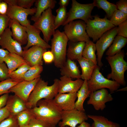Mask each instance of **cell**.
<instances>
[{
  "instance_id": "cell-1",
  "label": "cell",
  "mask_w": 127,
  "mask_h": 127,
  "mask_svg": "<svg viewBox=\"0 0 127 127\" xmlns=\"http://www.w3.org/2000/svg\"><path fill=\"white\" fill-rule=\"evenodd\" d=\"M30 109L36 118L52 125L56 126L61 120L63 111L53 99L40 100Z\"/></svg>"
},
{
  "instance_id": "cell-2",
  "label": "cell",
  "mask_w": 127,
  "mask_h": 127,
  "mask_svg": "<svg viewBox=\"0 0 127 127\" xmlns=\"http://www.w3.org/2000/svg\"><path fill=\"white\" fill-rule=\"evenodd\" d=\"M59 80L55 79L53 84L48 86V82L40 78L26 103L27 108L30 109L36 106L37 103L40 100L53 99L58 93Z\"/></svg>"
},
{
  "instance_id": "cell-3",
  "label": "cell",
  "mask_w": 127,
  "mask_h": 127,
  "mask_svg": "<svg viewBox=\"0 0 127 127\" xmlns=\"http://www.w3.org/2000/svg\"><path fill=\"white\" fill-rule=\"evenodd\" d=\"M51 39V52L54 56L53 62L57 67L60 68L65 62L67 47L69 40L64 32L55 31Z\"/></svg>"
},
{
  "instance_id": "cell-4",
  "label": "cell",
  "mask_w": 127,
  "mask_h": 127,
  "mask_svg": "<svg viewBox=\"0 0 127 127\" xmlns=\"http://www.w3.org/2000/svg\"><path fill=\"white\" fill-rule=\"evenodd\" d=\"M124 52L122 50L114 56H107L106 58L111 69V72L107 75V79H111L123 86L126 84L124 74L127 70V63L124 60Z\"/></svg>"
},
{
  "instance_id": "cell-5",
  "label": "cell",
  "mask_w": 127,
  "mask_h": 127,
  "mask_svg": "<svg viewBox=\"0 0 127 127\" xmlns=\"http://www.w3.org/2000/svg\"><path fill=\"white\" fill-rule=\"evenodd\" d=\"M93 17V19L86 22V32L89 37L92 39L93 42L96 41L104 33L115 27L106 16L103 18L97 15Z\"/></svg>"
},
{
  "instance_id": "cell-6",
  "label": "cell",
  "mask_w": 127,
  "mask_h": 127,
  "mask_svg": "<svg viewBox=\"0 0 127 127\" xmlns=\"http://www.w3.org/2000/svg\"><path fill=\"white\" fill-rule=\"evenodd\" d=\"M100 67L97 65L90 79L87 81L89 91L93 92L103 88H107L110 94L116 91L120 85L115 81L105 78L100 71Z\"/></svg>"
},
{
  "instance_id": "cell-7",
  "label": "cell",
  "mask_w": 127,
  "mask_h": 127,
  "mask_svg": "<svg viewBox=\"0 0 127 127\" xmlns=\"http://www.w3.org/2000/svg\"><path fill=\"white\" fill-rule=\"evenodd\" d=\"M64 26V32L69 41L85 43L90 40L86 31V24L84 21H73Z\"/></svg>"
},
{
  "instance_id": "cell-8",
  "label": "cell",
  "mask_w": 127,
  "mask_h": 127,
  "mask_svg": "<svg viewBox=\"0 0 127 127\" xmlns=\"http://www.w3.org/2000/svg\"><path fill=\"white\" fill-rule=\"evenodd\" d=\"M71 8L67 12L66 19L63 26L74 20L79 19L86 22L92 19L91 13L95 7L93 3L83 4L72 0Z\"/></svg>"
},
{
  "instance_id": "cell-9",
  "label": "cell",
  "mask_w": 127,
  "mask_h": 127,
  "mask_svg": "<svg viewBox=\"0 0 127 127\" xmlns=\"http://www.w3.org/2000/svg\"><path fill=\"white\" fill-rule=\"evenodd\" d=\"M55 17L52 14V9L48 8L42 13L33 25L42 32L43 40L48 43L55 31Z\"/></svg>"
},
{
  "instance_id": "cell-10",
  "label": "cell",
  "mask_w": 127,
  "mask_h": 127,
  "mask_svg": "<svg viewBox=\"0 0 127 127\" xmlns=\"http://www.w3.org/2000/svg\"><path fill=\"white\" fill-rule=\"evenodd\" d=\"M117 27L114 28L104 33L96 41L95 44L98 65L101 67L103 65L102 59L103 54L106 49L111 45L117 33Z\"/></svg>"
},
{
  "instance_id": "cell-11",
  "label": "cell",
  "mask_w": 127,
  "mask_h": 127,
  "mask_svg": "<svg viewBox=\"0 0 127 127\" xmlns=\"http://www.w3.org/2000/svg\"><path fill=\"white\" fill-rule=\"evenodd\" d=\"M88 118L85 112L75 109L67 111H63L61 120L58 124L59 127L67 126L76 127L77 125Z\"/></svg>"
},
{
  "instance_id": "cell-12",
  "label": "cell",
  "mask_w": 127,
  "mask_h": 127,
  "mask_svg": "<svg viewBox=\"0 0 127 127\" xmlns=\"http://www.w3.org/2000/svg\"><path fill=\"white\" fill-rule=\"evenodd\" d=\"M6 15L10 19H14L22 25L26 27L30 24L28 19L29 15H34L36 12L35 7L26 9L17 5H8Z\"/></svg>"
},
{
  "instance_id": "cell-13",
  "label": "cell",
  "mask_w": 127,
  "mask_h": 127,
  "mask_svg": "<svg viewBox=\"0 0 127 127\" xmlns=\"http://www.w3.org/2000/svg\"><path fill=\"white\" fill-rule=\"evenodd\" d=\"M89 97L87 104L92 105L97 111L103 110L106 107L105 103L113 99L111 94L105 88L91 92Z\"/></svg>"
},
{
  "instance_id": "cell-14",
  "label": "cell",
  "mask_w": 127,
  "mask_h": 127,
  "mask_svg": "<svg viewBox=\"0 0 127 127\" xmlns=\"http://www.w3.org/2000/svg\"><path fill=\"white\" fill-rule=\"evenodd\" d=\"M27 34V42L24 47L23 50L28 49L30 47L36 46L47 49L51 48L48 43L42 39L40 36L41 31L30 24L26 26Z\"/></svg>"
},
{
  "instance_id": "cell-15",
  "label": "cell",
  "mask_w": 127,
  "mask_h": 127,
  "mask_svg": "<svg viewBox=\"0 0 127 127\" xmlns=\"http://www.w3.org/2000/svg\"><path fill=\"white\" fill-rule=\"evenodd\" d=\"M10 29L7 28L0 35V46L9 53H15L22 56L23 50L21 45L12 38Z\"/></svg>"
},
{
  "instance_id": "cell-16",
  "label": "cell",
  "mask_w": 127,
  "mask_h": 127,
  "mask_svg": "<svg viewBox=\"0 0 127 127\" xmlns=\"http://www.w3.org/2000/svg\"><path fill=\"white\" fill-rule=\"evenodd\" d=\"M40 77L30 81L23 80L11 88L10 92L14 93L15 95L21 99L26 103L29 97Z\"/></svg>"
},
{
  "instance_id": "cell-17",
  "label": "cell",
  "mask_w": 127,
  "mask_h": 127,
  "mask_svg": "<svg viewBox=\"0 0 127 127\" xmlns=\"http://www.w3.org/2000/svg\"><path fill=\"white\" fill-rule=\"evenodd\" d=\"M47 49L37 46H33L25 50H23L22 56L26 63L31 67L42 65L44 53Z\"/></svg>"
},
{
  "instance_id": "cell-18",
  "label": "cell",
  "mask_w": 127,
  "mask_h": 127,
  "mask_svg": "<svg viewBox=\"0 0 127 127\" xmlns=\"http://www.w3.org/2000/svg\"><path fill=\"white\" fill-rule=\"evenodd\" d=\"M84 82L80 78L73 80L72 79L62 76L59 80L58 93H73L77 92Z\"/></svg>"
},
{
  "instance_id": "cell-19",
  "label": "cell",
  "mask_w": 127,
  "mask_h": 127,
  "mask_svg": "<svg viewBox=\"0 0 127 127\" xmlns=\"http://www.w3.org/2000/svg\"><path fill=\"white\" fill-rule=\"evenodd\" d=\"M8 28L11 29L12 37L21 45L27 44V34L26 27L21 25L16 20L10 19Z\"/></svg>"
},
{
  "instance_id": "cell-20",
  "label": "cell",
  "mask_w": 127,
  "mask_h": 127,
  "mask_svg": "<svg viewBox=\"0 0 127 127\" xmlns=\"http://www.w3.org/2000/svg\"><path fill=\"white\" fill-rule=\"evenodd\" d=\"M77 92L73 93H58L53 99L55 103L62 111L75 108Z\"/></svg>"
},
{
  "instance_id": "cell-21",
  "label": "cell",
  "mask_w": 127,
  "mask_h": 127,
  "mask_svg": "<svg viewBox=\"0 0 127 127\" xmlns=\"http://www.w3.org/2000/svg\"><path fill=\"white\" fill-rule=\"evenodd\" d=\"M6 105L9 109L10 115L14 116L28 109L25 103L15 95L9 96Z\"/></svg>"
},
{
  "instance_id": "cell-22",
  "label": "cell",
  "mask_w": 127,
  "mask_h": 127,
  "mask_svg": "<svg viewBox=\"0 0 127 127\" xmlns=\"http://www.w3.org/2000/svg\"><path fill=\"white\" fill-rule=\"evenodd\" d=\"M61 75L72 79H81L79 70L74 61L67 59L60 68Z\"/></svg>"
},
{
  "instance_id": "cell-23",
  "label": "cell",
  "mask_w": 127,
  "mask_h": 127,
  "mask_svg": "<svg viewBox=\"0 0 127 127\" xmlns=\"http://www.w3.org/2000/svg\"><path fill=\"white\" fill-rule=\"evenodd\" d=\"M85 42H74L69 41L67 51V59L74 61L82 57V53Z\"/></svg>"
},
{
  "instance_id": "cell-24",
  "label": "cell",
  "mask_w": 127,
  "mask_h": 127,
  "mask_svg": "<svg viewBox=\"0 0 127 127\" xmlns=\"http://www.w3.org/2000/svg\"><path fill=\"white\" fill-rule=\"evenodd\" d=\"M4 61L7 65L9 74L22 65L27 64L22 56L15 53H9Z\"/></svg>"
},
{
  "instance_id": "cell-25",
  "label": "cell",
  "mask_w": 127,
  "mask_h": 127,
  "mask_svg": "<svg viewBox=\"0 0 127 127\" xmlns=\"http://www.w3.org/2000/svg\"><path fill=\"white\" fill-rule=\"evenodd\" d=\"M36 12L31 18V20L36 21L42 13L46 10L50 8L52 9L55 7L56 1L55 0H37L35 2Z\"/></svg>"
},
{
  "instance_id": "cell-26",
  "label": "cell",
  "mask_w": 127,
  "mask_h": 127,
  "mask_svg": "<svg viewBox=\"0 0 127 127\" xmlns=\"http://www.w3.org/2000/svg\"><path fill=\"white\" fill-rule=\"evenodd\" d=\"M87 83V81L84 80L82 86L77 92V99L75 104V109L84 112L85 111L83 106L84 102L91 92L88 89Z\"/></svg>"
},
{
  "instance_id": "cell-27",
  "label": "cell",
  "mask_w": 127,
  "mask_h": 127,
  "mask_svg": "<svg viewBox=\"0 0 127 127\" xmlns=\"http://www.w3.org/2000/svg\"><path fill=\"white\" fill-rule=\"evenodd\" d=\"M82 70L81 79L88 81L91 78L96 66L91 60L82 57L77 60Z\"/></svg>"
},
{
  "instance_id": "cell-28",
  "label": "cell",
  "mask_w": 127,
  "mask_h": 127,
  "mask_svg": "<svg viewBox=\"0 0 127 127\" xmlns=\"http://www.w3.org/2000/svg\"><path fill=\"white\" fill-rule=\"evenodd\" d=\"M106 54L107 56L114 55L121 51L127 43V38L120 36H116Z\"/></svg>"
},
{
  "instance_id": "cell-29",
  "label": "cell",
  "mask_w": 127,
  "mask_h": 127,
  "mask_svg": "<svg viewBox=\"0 0 127 127\" xmlns=\"http://www.w3.org/2000/svg\"><path fill=\"white\" fill-rule=\"evenodd\" d=\"M88 118L92 120V127H120L118 123L109 120L105 117L99 115H87Z\"/></svg>"
},
{
  "instance_id": "cell-30",
  "label": "cell",
  "mask_w": 127,
  "mask_h": 127,
  "mask_svg": "<svg viewBox=\"0 0 127 127\" xmlns=\"http://www.w3.org/2000/svg\"><path fill=\"white\" fill-rule=\"evenodd\" d=\"M96 51L95 44L90 40L85 43L82 53V57L89 60L97 65V63L95 54Z\"/></svg>"
},
{
  "instance_id": "cell-31",
  "label": "cell",
  "mask_w": 127,
  "mask_h": 127,
  "mask_svg": "<svg viewBox=\"0 0 127 127\" xmlns=\"http://www.w3.org/2000/svg\"><path fill=\"white\" fill-rule=\"evenodd\" d=\"M95 7L102 9L105 12L107 17L111 18L114 12L117 9L115 4L106 0H94L93 1Z\"/></svg>"
},
{
  "instance_id": "cell-32",
  "label": "cell",
  "mask_w": 127,
  "mask_h": 127,
  "mask_svg": "<svg viewBox=\"0 0 127 127\" xmlns=\"http://www.w3.org/2000/svg\"><path fill=\"white\" fill-rule=\"evenodd\" d=\"M43 70V67L41 65L31 67L25 73L23 80L30 81L40 77V74Z\"/></svg>"
},
{
  "instance_id": "cell-33",
  "label": "cell",
  "mask_w": 127,
  "mask_h": 127,
  "mask_svg": "<svg viewBox=\"0 0 127 127\" xmlns=\"http://www.w3.org/2000/svg\"><path fill=\"white\" fill-rule=\"evenodd\" d=\"M19 126L28 125L31 120L35 116L31 109H27L16 116Z\"/></svg>"
},
{
  "instance_id": "cell-34",
  "label": "cell",
  "mask_w": 127,
  "mask_h": 127,
  "mask_svg": "<svg viewBox=\"0 0 127 127\" xmlns=\"http://www.w3.org/2000/svg\"><path fill=\"white\" fill-rule=\"evenodd\" d=\"M56 11L57 13L55 16L54 24L55 30L61 25H63L67 17V12L66 7H60Z\"/></svg>"
},
{
  "instance_id": "cell-35",
  "label": "cell",
  "mask_w": 127,
  "mask_h": 127,
  "mask_svg": "<svg viewBox=\"0 0 127 127\" xmlns=\"http://www.w3.org/2000/svg\"><path fill=\"white\" fill-rule=\"evenodd\" d=\"M22 81L8 78L0 82V95L10 93L12 87Z\"/></svg>"
},
{
  "instance_id": "cell-36",
  "label": "cell",
  "mask_w": 127,
  "mask_h": 127,
  "mask_svg": "<svg viewBox=\"0 0 127 127\" xmlns=\"http://www.w3.org/2000/svg\"><path fill=\"white\" fill-rule=\"evenodd\" d=\"M31 67L28 64H24L18 68L16 70L9 74L8 77L21 81H23V78L25 73Z\"/></svg>"
},
{
  "instance_id": "cell-37",
  "label": "cell",
  "mask_w": 127,
  "mask_h": 127,
  "mask_svg": "<svg viewBox=\"0 0 127 127\" xmlns=\"http://www.w3.org/2000/svg\"><path fill=\"white\" fill-rule=\"evenodd\" d=\"M110 18V20L111 22L116 26L127 20V15L117 9L114 12Z\"/></svg>"
},
{
  "instance_id": "cell-38",
  "label": "cell",
  "mask_w": 127,
  "mask_h": 127,
  "mask_svg": "<svg viewBox=\"0 0 127 127\" xmlns=\"http://www.w3.org/2000/svg\"><path fill=\"white\" fill-rule=\"evenodd\" d=\"M16 116L10 115L0 123V127H19Z\"/></svg>"
},
{
  "instance_id": "cell-39",
  "label": "cell",
  "mask_w": 127,
  "mask_h": 127,
  "mask_svg": "<svg viewBox=\"0 0 127 127\" xmlns=\"http://www.w3.org/2000/svg\"><path fill=\"white\" fill-rule=\"evenodd\" d=\"M29 127H56L35 117L32 118L28 124Z\"/></svg>"
},
{
  "instance_id": "cell-40",
  "label": "cell",
  "mask_w": 127,
  "mask_h": 127,
  "mask_svg": "<svg viewBox=\"0 0 127 127\" xmlns=\"http://www.w3.org/2000/svg\"><path fill=\"white\" fill-rule=\"evenodd\" d=\"M10 20L6 15L0 14V35L8 28Z\"/></svg>"
},
{
  "instance_id": "cell-41",
  "label": "cell",
  "mask_w": 127,
  "mask_h": 127,
  "mask_svg": "<svg viewBox=\"0 0 127 127\" xmlns=\"http://www.w3.org/2000/svg\"><path fill=\"white\" fill-rule=\"evenodd\" d=\"M117 36L127 38V20L118 25Z\"/></svg>"
},
{
  "instance_id": "cell-42",
  "label": "cell",
  "mask_w": 127,
  "mask_h": 127,
  "mask_svg": "<svg viewBox=\"0 0 127 127\" xmlns=\"http://www.w3.org/2000/svg\"><path fill=\"white\" fill-rule=\"evenodd\" d=\"M8 71L6 64L4 62L0 63V81L8 78Z\"/></svg>"
},
{
  "instance_id": "cell-43",
  "label": "cell",
  "mask_w": 127,
  "mask_h": 127,
  "mask_svg": "<svg viewBox=\"0 0 127 127\" xmlns=\"http://www.w3.org/2000/svg\"><path fill=\"white\" fill-rule=\"evenodd\" d=\"M36 0H17V5L26 9L31 8Z\"/></svg>"
},
{
  "instance_id": "cell-44",
  "label": "cell",
  "mask_w": 127,
  "mask_h": 127,
  "mask_svg": "<svg viewBox=\"0 0 127 127\" xmlns=\"http://www.w3.org/2000/svg\"><path fill=\"white\" fill-rule=\"evenodd\" d=\"M117 9L127 15V0H120L116 3Z\"/></svg>"
},
{
  "instance_id": "cell-45",
  "label": "cell",
  "mask_w": 127,
  "mask_h": 127,
  "mask_svg": "<svg viewBox=\"0 0 127 127\" xmlns=\"http://www.w3.org/2000/svg\"><path fill=\"white\" fill-rule=\"evenodd\" d=\"M43 59L45 63L50 64L53 62L54 56L51 51H47L44 53Z\"/></svg>"
},
{
  "instance_id": "cell-46",
  "label": "cell",
  "mask_w": 127,
  "mask_h": 127,
  "mask_svg": "<svg viewBox=\"0 0 127 127\" xmlns=\"http://www.w3.org/2000/svg\"><path fill=\"white\" fill-rule=\"evenodd\" d=\"M10 112L7 107H5L0 109V123L10 115Z\"/></svg>"
},
{
  "instance_id": "cell-47",
  "label": "cell",
  "mask_w": 127,
  "mask_h": 127,
  "mask_svg": "<svg viewBox=\"0 0 127 127\" xmlns=\"http://www.w3.org/2000/svg\"><path fill=\"white\" fill-rule=\"evenodd\" d=\"M8 4L2 0L0 2V14L6 15L8 9Z\"/></svg>"
},
{
  "instance_id": "cell-48",
  "label": "cell",
  "mask_w": 127,
  "mask_h": 127,
  "mask_svg": "<svg viewBox=\"0 0 127 127\" xmlns=\"http://www.w3.org/2000/svg\"><path fill=\"white\" fill-rule=\"evenodd\" d=\"M9 96V93H7L0 97V109L6 106Z\"/></svg>"
},
{
  "instance_id": "cell-49",
  "label": "cell",
  "mask_w": 127,
  "mask_h": 127,
  "mask_svg": "<svg viewBox=\"0 0 127 127\" xmlns=\"http://www.w3.org/2000/svg\"><path fill=\"white\" fill-rule=\"evenodd\" d=\"M9 53L7 50L0 48V63L4 62V59Z\"/></svg>"
},
{
  "instance_id": "cell-50",
  "label": "cell",
  "mask_w": 127,
  "mask_h": 127,
  "mask_svg": "<svg viewBox=\"0 0 127 127\" xmlns=\"http://www.w3.org/2000/svg\"><path fill=\"white\" fill-rule=\"evenodd\" d=\"M70 0H60L59 3L60 7H66L68 4Z\"/></svg>"
},
{
  "instance_id": "cell-51",
  "label": "cell",
  "mask_w": 127,
  "mask_h": 127,
  "mask_svg": "<svg viewBox=\"0 0 127 127\" xmlns=\"http://www.w3.org/2000/svg\"><path fill=\"white\" fill-rule=\"evenodd\" d=\"M3 1L5 2L9 5H17V0H4Z\"/></svg>"
},
{
  "instance_id": "cell-52",
  "label": "cell",
  "mask_w": 127,
  "mask_h": 127,
  "mask_svg": "<svg viewBox=\"0 0 127 127\" xmlns=\"http://www.w3.org/2000/svg\"><path fill=\"white\" fill-rule=\"evenodd\" d=\"M76 127H92L91 125L89 123L84 121L80 124L79 125Z\"/></svg>"
},
{
  "instance_id": "cell-53",
  "label": "cell",
  "mask_w": 127,
  "mask_h": 127,
  "mask_svg": "<svg viewBox=\"0 0 127 127\" xmlns=\"http://www.w3.org/2000/svg\"><path fill=\"white\" fill-rule=\"evenodd\" d=\"M127 87H125L121 89H118L116 91H127Z\"/></svg>"
},
{
  "instance_id": "cell-54",
  "label": "cell",
  "mask_w": 127,
  "mask_h": 127,
  "mask_svg": "<svg viewBox=\"0 0 127 127\" xmlns=\"http://www.w3.org/2000/svg\"><path fill=\"white\" fill-rule=\"evenodd\" d=\"M19 127H29L28 125H23L21 126H19Z\"/></svg>"
},
{
  "instance_id": "cell-55",
  "label": "cell",
  "mask_w": 127,
  "mask_h": 127,
  "mask_svg": "<svg viewBox=\"0 0 127 127\" xmlns=\"http://www.w3.org/2000/svg\"><path fill=\"white\" fill-rule=\"evenodd\" d=\"M63 127H70L68 126H65Z\"/></svg>"
},
{
  "instance_id": "cell-56",
  "label": "cell",
  "mask_w": 127,
  "mask_h": 127,
  "mask_svg": "<svg viewBox=\"0 0 127 127\" xmlns=\"http://www.w3.org/2000/svg\"><path fill=\"white\" fill-rule=\"evenodd\" d=\"M2 0H0V2L2 1Z\"/></svg>"
}]
</instances>
